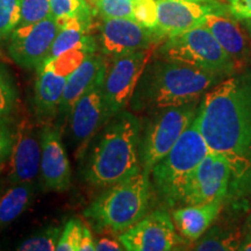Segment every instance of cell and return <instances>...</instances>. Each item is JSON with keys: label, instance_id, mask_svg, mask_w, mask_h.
<instances>
[{"label": "cell", "instance_id": "obj_1", "mask_svg": "<svg viewBox=\"0 0 251 251\" xmlns=\"http://www.w3.org/2000/svg\"><path fill=\"white\" fill-rule=\"evenodd\" d=\"M194 124L213 153L237 177L251 168V74L228 76L203 94Z\"/></svg>", "mask_w": 251, "mask_h": 251}, {"label": "cell", "instance_id": "obj_23", "mask_svg": "<svg viewBox=\"0 0 251 251\" xmlns=\"http://www.w3.org/2000/svg\"><path fill=\"white\" fill-rule=\"evenodd\" d=\"M242 237L237 231H225L213 229L208 234L198 240L194 250L201 251H230L238 250Z\"/></svg>", "mask_w": 251, "mask_h": 251}, {"label": "cell", "instance_id": "obj_21", "mask_svg": "<svg viewBox=\"0 0 251 251\" xmlns=\"http://www.w3.org/2000/svg\"><path fill=\"white\" fill-rule=\"evenodd\" d=\"M90 25L91 21H86L78 17H72L59 25V30L46 61H51L64 52L94 41L93 37L87 35Z\"/></svg>", "mask_w": 251, "mask_h": 251}, {"label": "cell", "instance_id": "obj_26", "mask_svg": "<svg viewBox=\"0 0 251 251\" xmlns=\"http://www.w3.org/2000/svg\"><path fill=\"white\" fill-rule=\"evenodd\" d=\"M21 18V0H0V40L9 39Z\"/></svg>", "mask_w": 251, "mask_h": 251}, {"label": "cell", "instance_id": "obj_8", "mask_svg": "<svg viewBox=\"0 0 251 251\" xmlns=\"http://www.w3.org/2000/svg\"><path fill=\"white\" fill-rule=\"evenodd\" d=\"M151 49L113 58L106 68L103 92L109 118L124 111L133 99L137 84L151 57Z\"/></svg>", "mask_w": 251, "mask_h": 251}, {"label": "cell", "instance_id": "obj_17", "mask_svg": "<svg viewBox=\"0 0 251 251\" xmlns=\"http://www.w3.org/2000/svg\"><path fill=\"white\" fill-rule=\"evenodd\" d=\"M36 70L34 89L35 111L41 121H47L58 114L59 103L70 75L58 70L48 62L42 63Z\"/></svg>", "mask_w": 251, "mask_h": 251}, {"label": "cell", "instance_id": "obj_34", "mask_svg": "<svg viewBox=\"0 0 251 251\" xmlns=\"http://www.w3.org/2000/svg\"><path fill=\"white\" fill-rule=\"evenodd\" d=\"M96 250V242H94L92 234H91L90 229L84 226L83 237H81L79 251H94Z\"/></svg>", "mask_w": 251, "mask_h": 251}, {"label": "cell", "instance_id": "obj_30", "mask_svg": "<svg viewBox=\"0 0 251 251\" xmlns=\"http://www.w3.org/2000/svg\"><path fill=\"white\" fill-rule=\"evenodd\" d=\"M133 19L143 27L156 29L157 0H134Z\"/></svg>", "mask_w": 251, "mask_h": 251}, {"label": "cell", "instance_id": "obj_36", "mask_svg": "<svg viewBox=\"0 0 251 251\" xmlns=\"http://www.w3.org/2000/svg\"><path fill=\"white\" fill-rule=\"evenodd\" d=\"M241 23H242L243 27L246 28L247 33L251 36V19H248V20H243V21H241Z\"/></svg>", "mask_w": 251, "mask_h": 251}, {"label": "cell", "instance_id": "obj_22", "mask_svg": "<svg viewBox=\"0 0 251 251\" xmlns=\"http://www.w3.org/2000/svg\"><path fill=\"white\" fill-rule=\"evenodd\" d=\"M33 194V183H17L0 197V233L29 207Z\"/></svg>", "mask_w": 251, "mask_h": 251}, {"label": "cell", "instance_id": "obj_9", "mask_svg": "<svg viewBox=\"0 0 251 251\" xmlns=\"http://www.w3.org/2000/svg\"><path fill=\"white\" fill-rule=\"evenodd\" d=\"M219 0H157L156 31L162 39L201 26L209 14H227Z\"/></svg>", "mask_w": 251, "mask_h": 251}, {"label": "cell", "instance_id": "obj_31", "mask_svg": "<svg viewBox=\"0 0 251 251\" xmlns=\"http://www.w3.org/2000/svg\"><path fill=\"white\" fill-rule=\"evenodd\" d=\"M15 128L7 118L0 119V169L8 161L13 149Z\"/></svg>", "mask_w": 251, "mask_h": 251}, {"label": "cell", "instance_id": "obj_32", "mask_svg": "<svg viewBox=\"0 0 251 251\" xmlns=\"http://www.w3.org/2000/svg\"><path fill=\"white\" fill-rule=\"evenodd\" d=\"M228 12L237 21L251 19V0H228Z\"/></svg>", "mask_w": 251, "mask_h": 251}, {"label": "cell", "instance_id": "obj_4", "mask_svg": "<svg viewBox=\"0 0 251 251\" xmlns=\"http://www.w3.org/2000/svg\"><path fill=\"white\" fill-rule=\"evenodd\" d=\"M151 199L150 176L143 170L99 194L84 215L99 228L121 234L148 214Z\"/></svg>", "mask_w": 251, "mask_h": 251}, {"label": "cell", "instance_id": "obj_11", "mask_svg": "<svg viewBox=\"0 0 251 251\" xmlns=\"http://www.w3.org/2000/svg\"><path fill=\"white\" fill-rule=\"evenodd\" d=\"M231 172L233 169L227 157L209 152L188 178L181 203L201 205L224 199Z\"/></svg>", "mask_w": 251, "mask_h": 251}, {"label": "cell", "instance_id": "obj_18", "mask_svg": "<svg viewBox=\"0 0 251 251\" xmlns=\"http://www.w3.org/2000/svg\"><path fill=\"white\" fill-rule=\"evenodd\" d=\"M106 64L105 59L100 55L90 54L71 72L68 78L67 85L63 92L61 103H59L58 114L63 118L69 117L74 108L75 103L80 99V97L90 89L91 86L105 75Z\"/></svg>", "mask_w": 251, "mask_h": 251}, {"label": "cell", "instance_id": "obj_15", "mask_svg": "<svg viewBox=\"0 0 251 251\" xmlns=\"http://www.w3.org/2000/svg\"><path fill=\"white\" fill-rule=\"evenodd\" d=\"M41 171V131L28 120L15 129V139L9 157L8 178L12 184L33 183Z\"/></svg>", "mask_w": 251, "mask_h": 251}, {"label": "cell", "instance_id": "obj_7", "mask_svg": "<svg viewBox=\"0 0 251 251\" xmlns=\"http://www.w3.org/2000/svg\"><path fill=\"white\" fill-rule=\"evenodd\" d=\"M198 101L158 109L141 136L140 157L142 170L150 176L152 168L170 151L181 134L196 118Z\"/></svg>", "mask_w": 251, "mask_h": 251}, {"label": "cell", "instance_id": "obj_28", "mask_svg": "<svg viewBox=\"0 0 251 251\" xmlns=\"http://www.w3.org/2000/svg\"><path fill=\"white\" fill-rule=\"evenodd\" d=\"M84 225L79 220L71 219L63 228L61 237L57 243V251H79Z\"/></svg>", "mask_w": 251, "mask_h": 251}, {"label": "cell", "instance_id": "obj_35", "mask_svg": "<svg viewBox=\"0 0 251 251\" xmlns=\"http://www.w3.org/2000/svg\"><path fill=\"white\" fill-rule=\"evenodd\" d=\"M238 250L251 251V235H250V236H248L247 238H244V241L241 242Z\"/></svg>", "mask_w": 251, "mask_h": 251}, {"label": "cell", "instance_id": "obj_2", "mask_svg": "<svg viewBox=\"0 0 251 251\" xmlns=\"http://www.w3.org/2000/svg\"><path fill=\"white\" fill-rule=\"evenodd\" d=\"M226 75L159 59L147 65L133 96L134 108L162 109L198 101Z\"/></svg>", "mask_w": 251, "mask_h": 251}, {"label": "cell", "instance_id": "obj_24", "mask_svg": "<svg viewBox=\"0 0 251 251\" xmlns=\"http://www.w3.org/2000/svg\"><path fill=\"white\" fill-rule=\"evenodd\" d=\"M63 228L50 226L39 233L34 234L19 244L17 250L20 251H52L56 250Z\"/></svg>", "mask_w": 251, "mask_h": 251}, {"label": "cell", "instance_id": "obj_5", "mask_svg": "<svg viewBox=\"0 0 251 251\" xmlns=\"http://www.w3.org/2000/svg\"><path fill=\"white\" fill-rule=\"evenodd\" d=\"M209 152L193 120L170 151L150 172L157 193L170 206L181 203L188 178Z\"/></svg>", "mask_w": 251, "mask_h": 251}, {"label": "cell", "instance_id": "obj_16", "mask_svg": "<svg viewBox=\"0 0 251 251\" xmlns=\"http://www.w3.org/2000/svg\"><path fill=\"white\" fill-rule=\"evenodd\" d=\"M41 175L46 188L64 192L70 187L71 169L58 130L50 126L41 129Z\"/></svg>", "mask_w": 251, "mask_h": 251}, {"label": "cell", "instance_id": "obj_12", "mask_svg": "<svg viewBox=\"0 0 251 251\" xmlns=\"http://www.w3.org/2000/svg\"><path fill=\"white\" fill-rule=\"evenodd\" d=\"M119 241L128 251H170L177 249L180 237L169 213L157 209L121 233Z\"/></svg>", "mask_w": 251, "mask_h": 251}, {"label": "cell", "instance_id": "obj_20", "mask_svg": "<svg viewBox=\"0 0 251 251\" xmlns=\"http://www.w3.org/2000/svg\"><path fill=\"white\" fill-rule=\"evenodd\" d=\"M228 14H209L203 25L236 65H240L248 54L247 37L236 23L237 20H231Z\"/></svg>", "mask_w": 251, "mask_h": 251}, {"label": "cell", "instance_id": "obj_39", "mask_svg": "<svg viewBox=\"0 0 251 251\" xmlns=\"http://www.w3.org/2000/svg\"><path fill=\"white\" fill-rule=\"evenodd\" d=\"M249 171H250V172H251V168H250V170H249Z\"/></svg>", "mask_w": 251, "mask_h": 251}, {"label": "cell", "instance_id": "obj_3", "mask_svg": "<svg viewBox=\"0 0 251 251\" xmlns=\"http://www.w3.org/2000/svg\"><path fill=\"white\" fill-rule=\"evenodd\" d=\"M141 125L134 114L121 111L108 119L84 170L96 187H108L142 170Z\"/></svg>", "mask_w": 251, "mask_h": 251}, {"label": "cell", "instance_id": "obj_19", "mask_svg": "<svg viewBox=\"0 0 251 251\" xmlns=\"http://www.w3.org/2000/svg\"><path fill=\"white\" fill-rule=\"evenodd\" d=\"M221 206L222 199L201 205H185L172 213V219L181 236L191 242H196L218 218Z\"/></svg>", "mask_w": 251, "mask_h": 251}, {"label": "cell", "instance_id": "obj_29", "mask_svg": "<svg viewBox=\"0 0 251 251\" xmlns=\"http://www.w3.org/2000/svg\"><path fill=\"white\" fill-rule=\"evenodd\" d=\"M96 7L103 19H133L134 0H99Z\"/></svg>", "mask_w": 251, "mask_h": 251}, {"label": "cell", "instance_id": "obj_13", "mask_svg": "<svg viewBox=\"0 0 251 251\" xmlns=\"http://www.w3.org/2000/svg\"><path fill=\"white\" fill-rule=\"evenodd\" d=\"M159 40L163 39L155 29L143 27L131 18L103 19L100 27L101 52L112 59L150 49Z\"/></svg>", "mask_w": 251, "mask_h": 251}, {"label": "cell", "instance_id": "obj_27", "mask_svg": "<svg viewBox=\"0 0 251 251\" xmlns=\"http://www.w3.org/2000/svg\"><path fill=\"white\" fill-rule=\"evenodd\" d=\"M51 17L50 0H21V18L19 26L35 24Z\"/></svg>", "mask_w": 251, "mask_h": 251}, {"label": "cell", "instance_id": "obj_10", "mask_svg": "<svg viewBox=\"0 0 251 251\" xmlns=\"http://www.w3.org/2000/svg\"><path fill=\"white\" fill-rule=\"evenodd\" d=\"M59 30L55 18L15 28L9 36L8 54L19 67L37 69L48 58Z\"/></svg>", "mask_w": 251, "mask_h": 251}, {"label": "cell", "instance_id": "obj_25", "mask_svg": "<svg viewBox=\"0 0 251 251\" xmlns=\"http://www.w3.org/2000/svg\"><path fill=\"white\" fill-rule=\"evenodd\" d=\"M18 89L7 68L0 63V119L8 118L15 109Z\"/></svg>", "mask_w": 251, "mask_h": 251}, {"label": "cell", "instance_id": "obj_37", "mask_svg": "<svg viewBox=\"0 0 251 251\" xmlns=\"http://www.w3.org/2000/svg\"><path fill=\"white\" fill-rule=\"evenodd\" d=\"M4 183H5L4 179H2V178L0 177V197L2 196L1 193H2V190H4Z\"/></svg>", "mask_w": 251, "mask_h": 251}, {"label": "cell", "instance_id": "obj_14", "mask_svg": "<svg viewBox=\"0 0 251 251\" xmlns=\"http://www.w3.org/2000/svg\"><path fill=\"white\" fill-rule=\"evenodd\" d=\"M103 78L105 75L80 97L69 115L72 140L78 147L85 146L100 126L105 125L109 119L103 92Z\"/></svg>", "mask_w": 251, "mask_h": 251}, {"label": "cell", "instance_id": "obj_33", "mask_svg": "<svg viewBox=\"0 0 251 251\" xmlns=\"http://www.w3.org/2000/svg\"><path fill=\"white\" fill-rule=\"evenodd\" d=\"M97 251H121L125 250L120 241H114L111 238H101L98 242H96Z\"/></svg>", "mask_w": 251, "mask_h": 251}, {"label": "cell", "instance_id": "obj_6", "mask_svg": "<svg viewBox=\"0 0 251 251\" xmlns=\"http://www.w3.org/2000/svg\"><path fill=\"white\" fill-rule=\"evenodd\" d=\"M158 54L166 61L184 63L226 76L233 75L237 68L205 25L166 37Z\"/></svg>", "mask_w": 251, "mask_h": 251}, {"label": "cell", "instance_id": "obj_38", "mask_svg": "<svg viewBox=\"0 0 251 251\" xmlns=\"http://www.w3.org/2000/svg\"><path fill=\"white\" fill-rule=\"evenodd\" d=\"M91 1H92V4H93L94 6H97V4H98L99 0H91Z\"/></svg>", "mask_w": 251, "mask_h": 251}]
</instances>
